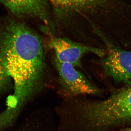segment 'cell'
<instances>
[{"label": "cell", "mask_w": 131, "mask_h": 131, "mask_svg": "<svg viewBox=\"0 0 131 131\" xmlns=\"http://www.w3.org/2000/svg\"><path fill=\"white\" fill-rule=\"evenodd\" d=\"M58 75V94L62 101L79 96H101L103 90L90 82L83 73L70 64L54 59Z\"/></svg>", "instance_id": "3957f363"}, {"label": "cell", "mask_w": 131, "mask_h": 131, "mask_svg": "<svg viewBox=\"0 0 131 131\" xmlns=\"http://www.w3.org/2000/svg\"><path fill=\"white\" fill-rule=\"evenodd\" d=\"M49 36L47 45L55 52V59L75 68H81L82 59L86 54H94L101 58L106 54L103 49L75 42L67 38Z\"/></svg>", "instance_id": "5b68a950"}, {"label": "cell", "mask_w": 131, "mask_h": 131, "mask_svg": "<svg viewBox=\"0 0 131 131\" xmlns=\"http://www.w3.org/2000/svg\"><path fill=\"white\" fill-rule=\"evenodd\" d=\"M13 131H42L31 122L24 121Z\"/></svg>", "instance_id": "9c48e42d"}, {"label": "cell", "mask_w": 131, "mask_h": 131, "mask_svg": "<svg viewBox=\"0 0 131 131\" xmlns=\"http://www.w3.org/2000/svg\"><path fill=\"white\" fill-rule=\"evenodd\" d=\"M58 16H67L74 12H86L94 9L101 0H50Z\"/></svg>", "instance_id": "52a82bcc"}, {"label": "cell", "mask_w": 131, "mask_h": 131, "mask_svg": "<svg viewBox=\"0 0 131 131\" xmlns=\"http://www.w3.org/2000/svg\"><path fill=\"white\" fill-rule=\"evenodd\" d=\"M94 30L105 45L106 54L101 63L106 76L114 81L127 84L131 83V51L122 50L113 44L100 30Z\"/></svg>", "instance_id": "277c9868"}, {"label": "cell", "mask_w": 131, "mask_h": 131, "mask_svg": "<svg viewBox=\"0 0 131 131\" xmlns=\"http://www.w3.org/2000/svg\"><path fill=\"white\" fill-rule=\"evenodd\" d=\"M122 131H131V127L129 128H125Z\"/></svg>", "instance_id": "30bf717a"}, {"label": "cell", "mask_w": 131, "mask_h": 131, "mask_svg": "<svg viewBox=\"0 0 131 131\" xmlns=\"http://www.w3.org/2000/svg\"><path fill=\"white\" fill-rule=\"evenodd\" d=\"M11 79L0 58V95L9 88Z\"/></svg>", "instance_id": "ba28073f"}, {"label": "cell", "mask_w": 131, "mask_h": 131, "mask_svg": "<svg viewBox=\"0 0 131 131\" xmlns=\"http://www.w3.org/2000/svg\"><path fill=\"white\" fill-rule=\"evenodd\" d=\"M0 3L19 18L39 19L46 32L55 35L56 26L49 16L47 0H0Z\"/></svg>", "instance_id": "8992f818"}, {"label": "cell", "mask_w": 131, "mask_h": 131, "mask_svg": "<svg viewBox=\"0 0 131 131\" xmlns=\"http://www.w3.org/2000/svg\"><path fill=\"white\" fill-rule=\"evenodd\" d=\"M65 118L69 131H114L131 122V87L104 100L72 98L67 103Z\"/></svg>", "instance_id": "7a4b0ae2"}, {"label": "cell", "mask_w": 131, "mask_h": 131, "mask_svg": "<svg viewBox=\"0 0 131 131\" xmlns=\"http://www.w3.org/2000/svg\"><path fill=\"white\" fill-rule=\"evenodd\" d=\"M0 58L14 84L7 105L21 112L47 85L42 38L24 22L8 19L0 24Z\"/></svg>", "instance_id": "6da1fadb"}]
</instances>
